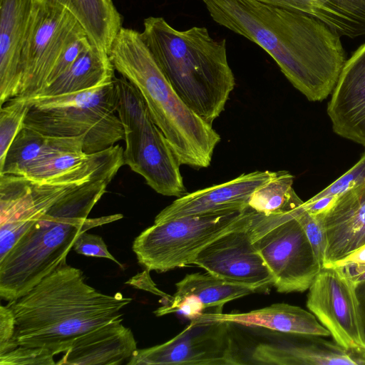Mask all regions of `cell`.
Returning <instances> with one entry per match:
<instances>
[{"label":"cell","mask_w":365,"mask_h":365,"mask_svg":"<svg viewBox=\"0 0 365 365\" xmlns=\"http://www.w3.org/2000/svg\"><path fill=\"white\" fill-rule=\"evenodd\" d=\"M219 25L263 48L310 101L333 91L346 55L341 36L321 21L258 0H202Z\"/></svg>","instance_id":"cell-1"},{"label":"cell","mask_w":365,"mask_h":365,"mask_svg":"<svg viewBox=\"0 0 365 365\" xmlns=\"http://www.w3.org/2000/svg\"><path fill=\"white\" fill-rule=\"evenodd\" d=\"M132 302L120 292L103 294L85 282L83 272L61 263L23 296L7 305L15 319L11 350L21 346L65 353L74 339L121 318Z\"/></svg>","instance_id":"cell-2"},{"label":"cell","mask_w":365,"mask_h":365,"mask_svg":"<svg viewBox=\"0 0 365 365\" xmlns=\"http://www.w3.org/2000/svg\"><path fill=\"white\" fill-rule=\"evenodd\" d=\"M91 180L41 214L0 259V297L16 299L65 262L76 238L91 228L123 217L115 214L88 218L113 178Z\"/></svg>","instance_id":"cell-3"},{"label":"cell","mask_w":365,"mask_h":365,"mask_svg":"<svg viewBox=\"0 0 365 365\" xmlns=\"http://www.w3.org/2000/svg\"><path fill=\"white\" fill-rule=\"evenodd\" d=\"M141 37L181 99L212 125L225 110L235 85L226 40H215L205 27L179 31L163 17L144 19Z\"/></svg>","instance_id":"cell-4"},{"label":"cell","mask_w":365,"mask_h":365,"mask_svg":"<svg viewBox=\"0 0 365 365\" xmlns=\"http://www.w3.org/2000/svg\"><path fill=\"white\" fill-rule=\"evenodd\" d=\"M115 70L140 93L150 116L181 165L207 168L220 135L190 108L173 89L140 32L122 27L109 51Z\"/></svg>","instance_id":"cell-5"},{"label":"cell","mask_w":365,"mask_h":365,"mask_svg":"<svg viewBox=\"0 0 365 365\" xmlns=\"http://www.w3.org/2000/svg\"><path fill=\"white\" fill-rule=\"evenodd\" d=\"M123 165V149L115 145L91 153L80 166L48 180L0 175L1 247L12 248L33 222L59 200L91 180L115 176Z\"/></svg>","instance_id":"cell-6"},{"label":"cell","mask_w":365,"mask_h":365,"mask_svg":"<svg viewBox=\"0 0 365 365\" xmlns=\"http://www.w3.org/2000/svg\"><path fill=\"white\" fill-rule=\"evenodd\" d=\"M28 99L24 126L50 136H83L86 153L104 150L124 138L114 80L88 90Z\"/></svg>","instance_id":"cell-7"},{"label":"cell","mask_w":365,"mask_h":365,"mask_svg":"<svg viewBox=\"0 0 365 365\" xmlns=\"http://www.w3.org/2000/svg\"><path fill=\"white\" fill-rule=\"evenodd\" d=\"M300 207L271 215L253 210L250 221L252 242L281 293L308 290L322 268L296 218Z\"/></svg>","instance_id":"cell-8"},{"label":"cell","mask_w":365,"mask_h":365,"mask_svg":"<svg viewBox=\"0 0 365 365\" xmlns=\"http://www.w3.org/2000/svg\"><path fill=\"white\" fill-rule=\"evenodd\" d=\"M248 208L154 222L135 238L133 251L138 263L149 272H165L192 264L197 254L235 227Z\"/></svg>","instance_id":"cell-9"},{"label":"cell","mask_w":365,"mask_h":365,"mask_svg":"<svg viewBox=\"0 0 365 365\" xmlns=\"http://www.w3.org/2000/svg\"><path fill=\"white\" fill-rule=\"evenodd\" d=\"M86 33L66 0H42L22 51L18 96L30 98L45 89L63 51Z\"/></svg>","instance_id":"cell-10"},{"label":"cell","mask_w":365,"mask_h":365,"mask_svg":"<svg viewBox=\"0 0 365 365\" xmlns=\"http://www.w3.org/2000/svg\"><path fill=\"white\" fill-rule=\"evenodd\" d=\"M356 283L347 267H323L308 289L307 307L334 341L365 364V329Z\"/></svg>","instance_id":"cell-11"},{"label":"cell","mask_w":365,"mask_h":365,"mask_svg":"<svg viewBox=\"0 0 365 365\" xmlns=\"http://www.w3.org/2000/svg\"><path fill=\"white\" fill-rule=\"evenodd\" d=\"M231 323L197 317L168 341L137 349L128 365L245 364L231 335Z\"/></svg>","instance_id":"cell-12"},{"label":"cell","mask_w":365,"mask_h":365,"mask_svg":"<svg viewBox=\"0 0 365 365\" xmlns=\"http://www.w3.org/2000/svg\"><path fill=\"white\" fill-rule=\"evenodd\" d=\"M250 207L233 228L206 245L192 264L228 282L264 292L273 286V278L255 247L250 235Z\"/></svg>","instance_id":"cell-13"},{"label":"cell","mask_w":365,"mask_h":365,"mask_svg":"<svg viewBox=\"0 0 365 365\" xmlns=\"http://www.w3.org/2000/svg\"><path fill=\"white\" fill-rule=\"evenodd\" d=\"M269 170L244 173L227 182L187 193L161 210L154 222L190 215L243 211L256 189L274 176Z\"/></svg>","instance_id":"cell-14"},{"label":"cell","mask_w":365,"mask_h":365,"mask_svg":"<svg viewBox=\"0 0 365 365\" xmlns=\"http://www.w3.org/2000/svg\"><path fill=\"white\" fill-rule=\"evenodd\" d=\"M42 0H0V106L19 95L21 54Z\"/></svg>","instance_id":"cell-15"},{"label":"cell","mask_w":365,"mask_h":365,"mask_svg":"<svg viewBox=\"0 0 365 365\" xmlns=\"http://www.w3.org/2000/svg\"><path fill=\"white\" fill-rule=\"evenodd\" d=\"M327 114L336 135L365 147V43L346 61Z\"/></svg>","instance_id":"cell-16"},{"label":"cell","mask_w":365,"mask_h":365,"mask_svg":"<svg viewBox=\"0 0 365 365\" xmlns=\"http://www.w3.org/2000/svg\"><path fill=\"white\" fill-rule=\"evenodd\" d=\"M175 285L176 292L154 312L156 316L180 312L192 319L210 309L221 312L225 304L255 292L252 288L228 282L208 272L188 274Z\"/></svg>","instance_id":"cell-17"},{"label":"cell","mask_w":365,"mask_h":365,"mask_svg":"<svg viewBox=\"0 0 365 365\" xmlns=\"http://www.w3.org/2000/svg\"><path fill=\"white\" fill-rule=\"evenodd\" d=\"M321 336L296 334L295 339L261 343L253 350L254 364L272 365H361L360 357Z\"/></svg>","instance_id":"cell-18"},{"label":"cell","mask_w":365,"mask_h":365,"mask_svg":"<svg viewBox=\"0 0 365 365\" xmlns=\"http://www.w3.org/2000/svg\"><path fill=\"white\" fill-rule=\"evenodd\" d=\"M115 319L77 337L58 365H118L129 360L138 349L129 328Z\"/></svg>","instance_id":"cell-19"},{"label":"cell","mask_w":365,"mask_h":365,"mask_svg":"<svg viewBox=\"0 0 365 365\" xmlns=\"http://www.w3.org/2000/svg\"><path fill=\"white\" fill-rule=\"evenodd\" d=\"M198 317L207 320L260 327L289 334L330 336L329 331L312 312L285 303L273 304L242 313L205 312Z\"/></svg>","instance_id":"cell-20"},{"label":"cell","mask_w":365,"mask_h":365,"mask_svg":"<svg viewBox=\"0 0 365 365\" xmlns=\"http://www.w3.org/2000/svg\"><path fill=\"white\" fill-rule=\"evenodd\" d=\"M317 19L341 37L365 36V0H258Z\"/></svg>","instance_id":"cell-21"},{"label":"cell","mask_w":365,"mask_h":365,"mask_svg":"<svg viewBox=\"0 0 365 365\" xmlns=\"http://www.w3.org/2000/svg\"><path fill=\"white\" fill-rule=\"evenodd\" d=\"M83 136H50L24 125L0 164V175L21 176L29 165L49 155L83 152Z\"/></svg>","instance_id":"cell-22"},{"label":"cell","mask_w":365,"mask_h":365,"mask_svg":"<svg viewBox=\"0 0 365 365\" xmlns=\"http://www.w3.org/2000/svg\"><path fill=\"white\" fill-rule=\"evenodd\" d=\"M115 71L109 54L93 44L36 96L69 94L104 86L113 81Z\"/></svg>","instance_id":"cell-23"},{"label":"cell","mask_w":365,"mask_h":365,"mask_svg":"<svg viewBox=\"0 0 365 365\" xmlns=\"http://www.w3.org/2000/svg\"><path fill=\"white\" fill-rule=\"evenodd\" d=\"M94 45L109 53L122 28V19L112 1L66 0Z\"/></svg>","instance_id":"cell-24"},{"label":"cell","mask_w":365,"mask_h":365,"mask_svg":"<svg viewBox=\"0 0 365 365\" xmlns=\"http://www.w3.org/2000/svg\"><path fill=\"white\" fill-rule=\"evenodd\" d=\"M294 176L277 171L273 178L259 187L250 196L248 206L265 215L291 212L303 204L292 187Z\"/></svg>","instance_id":"cell-25"},{"label":"cell","mask_w":365,"mask_h":365,"mask_svg":"<svg viewBox=\"0 0 365 365\" xmlns=\"http://www.w3.org/2000/svg\"><path fill=\"white\" fill-rule=\"evenodd\" d=\"M30 103L28 98L16 96L0 109V164L3 162L14 138L24 126Z\"/></svg>","instance_id":"cell-26"},{"label":"cell","mask_w":365,"mask_h":365,"mask_svg":"<svg viewBox=\"0 0 365 365\" xmlns=\"http://www.w3.org/2000/svg\"><path fill=\"white\" fill-rule=\"evenodd\" d=\"M91 155L84 152L53 154L29 165L21 176L36 180H48L80 166Z\"/></svg>","instance_id":"cell-27"},{"label":"cell","mask_w":365,"mask_h":365,"mask_svg":"<svg viewBox=\"0 0 365 365\" xmlns=\"http://www.w3.org/2000/svg\"><path fill=\"white\" fill-rule=\"evenodd\" d=\"M364 243L365 213L347 229L327 240L324 266L344 257Z\"/></svg>","instance_id":"cell-28"},{"label":"cell","mask_w":365,"mask_h":365,"mask_svg":"<svg viewBox=\"0 0 365 365\" xmlns=\"http://www.w3.org/2000/svg\"><path fill=\"white\" fill-rule=\"evenodd\" d=\"M296 218L304 230L313 250L323 267L325 264L327 238L322 222L315 215L307 211L304 208L303 204L298 210Z\"/></svg>","instance_id":"cell-29"},{"label":"cell","mask_w":365,"mask_h":365,"mask_svg":"<svg viewBox=\"0 0 365 365\" xmlns=\"http://www.w3.org/2000/svg\"><path fill=\"white\" fill-rule=\"evenodd\" d=\"M54 355L43 348L24 347L15 349L0 354V365H53Z\"/></svg>","instance_id":"cell-30"},{"label":"cell","mask_w":365,"mask_h":365,"mask_svg":"<svg viewBox=\"0 0 365 365\" xmlns=\"http://www.w3.org/2000/svg\"><path fill=\"white\" fill-rule=\"evenodd\" d=\"M364 182L365 152L362 154L359 160L347 172L308 200L313 201L326 196L338 197L349 189Z\"/></svg>","instance_id":"cell-31"},{"label":"cell","mask_w":365,"mask_h":365,"mask_svg":"<svg viewBox=\"0 0 365 365\" xmlns=\"http://www.w3.org/2000/svg\"><path fill=\"white\" fill-rule=\"evenodd\" d=\"M93 44L87 33L81 35L73 40L66 48L56 63L48 78L46 87L64 73L78 57Z\"/></svg>","instance_id":"cell-32"},{"label":"cell","mask_w":365,"mask_h":365,"mask_svg":"<svg viewBox=\"0 0 365 365\" xmlns=\"http://www.w3.org/2000/svg\"><path fill=\"white\" fill-rule=\"evenodd\" d=\"M73 248L78 254L87 257L106 258L121 266L110 253L106 244L99 235L84 232L76 238Z\"/></svg>","instance_id":"cell-33"},{"label":"cell","mask_w":365,"mask_h":365,"mask_svg":"<svg viewBox=\"0 0 365 365\" xmlns=\"http://www.w3.org/2000/svg\"><path fill=\"white\" fill-rule=\"evenodd\" d=\"M15 333V319L8 306L0 307V354L11 350V342Z\"/></svg>","instance_id":"cell-34"},{"label":"cell","mask_w":365,"mask_h":365,"mask_svg":"<svg viewBox=\"0 0 365 365\" xmlns=\"http://www.w3.org/2000/svg\"><path fill=\"white\" fill-rule=\"evenodd\" d=\"M331 264L336 266L347 267L352 274L365 271V243L344 257Z\"/></svg>","instance_id":"cell-35"},{"label":"cell","mask_w":365,"mask_h":365,"mask_svg":"<svg viewBox=\"0 0 365 365\" xmlns=\"http://www.w3.org/2000/svg\"><path fill=\"white\" fill-rule=\"evenodd\" d=\"M337 197L326 196L317 200L304 202L303 207L309 213L317 215L326 212L335 202Z\"/></svg>","instance_id":"cell-36"},{"label":"cell","mask_w":365,"mask_h":365,"mask_svg":"<svg viewBox=\"0 0 365 365\" xmlns=\"http://www.w3.org/2000/svg\"><path fill=\"white\" fill-rule=\"evenodd\" d=\"M356 291L365 329V280L356 284Z\"/></svg>","instance_id":"cell-37"},{"label":"cell","mask_w":365,"mask_h":365,"mask_svg":"<svg viewBox=\"0 0 365 365\" xmlns=\"http://www.w3.org/2000/svg\"><path fill=\"white\" fill-rule=\"evenodd\" d=\"M108 1H112V0H108Z\"/></svg>","instance_id":"cell-38"}]
</instances>
